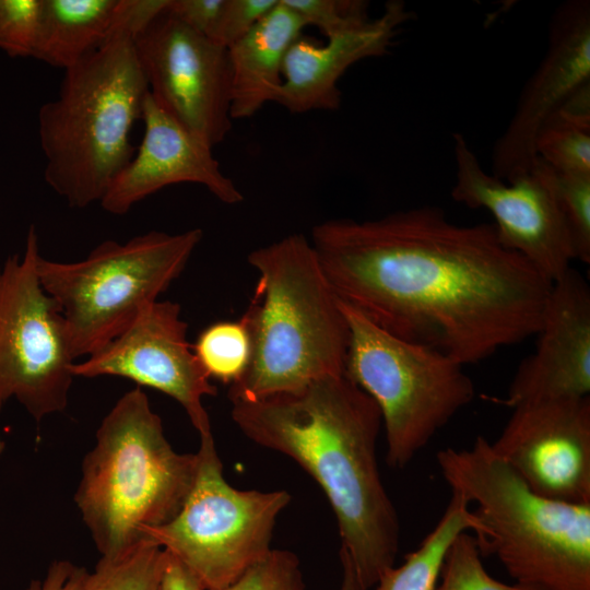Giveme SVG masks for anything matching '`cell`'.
Wrapping results in <instances>:
<instances>
[{
  "instance_id": "e0dca14e",
  "label": "cell",
  "mask_w": 590,
  "mask_h": 590,
  "mask_svg": "<svg viewBox=\"0 0 590 590\" xmlns=\"http://www.w3.org/2000/svg\"><path fill=\"white\" fill-rule=\"evenodd\" d=\"M141 119L142 141L99 202L106 212L126 214L151 194L182 182L203 186L228 205L244 200L234 181L223 173L212 148L164 111L149 92Z\"/></svg>"
},
{
  "instance_id": "9a60e30c",
  "label": "cell",
  "mask_w": 590,
  "mask_h": 590,
  "mask_svg": "<svg viewBox=\"0 0 590 590\" xmlns=\"http://www.w3.org/2000/svg\"><path fill=\"white\" fill-rule=\"evenodd\" d=\"M588 83L590 2L568 0L552 14L546 54L527 81L509 123L494 144L492 175L507 182L532 168L539 158V131L574 92Z\"/></svg>"
},
{
  "instance_id": "7c38bea8",
  "label": "cell",
  "mask_w": 590,
  "mask_h": 590,
  "mask_svg": "<svg viewBox=\"0 0 590 590\" xmlns=\"http://www.w3.org/2000/svg\"><path fill=\"white\" fill-rule=\"evenodd\" d=\"M156 104L212 149L232 129L227 48L166 11L133 38Z\"/></svg>"
},
{
  "instance_id": "4316f807",
  "label": "cell",
  "mask_w": 590,
  "mask_h": 590,
  "mask_svg": "<svg viewBox=\"0 0 590 590\" xmlns=\"http://www.w3.org/2000/svg\"><path fill=\"white\" fill-rule=\"evenodd\" d=\"M556 193L566 219L576 260L590 262V174L556 173Z\"/></svg>"
},
{
  "instance_id": "4fadbf2b",
  "label": "cell",
  "mask_w": 590,
  "mask_h": 590,
  "mask_svg": "<svg viewBox=\"0 0 590 590\" xmlns=\"http://www.w3.org/2000/svg\"><path fill=\"white\" fill-rule=\"evenodd\" d=\"M187 322L181 307L156 300L141 310L132 323L111 342L74 363V377L117 376L158 390L186 411L200 438L212 435L203 398L215 396L192 345L187 341Z\"/></svg>"
},
{
  "instance_id": "3957f363",
  "label": "cell",
  "mask_w": 590,
  "mask_h": 590,
  "mask_svg": "<svg viewBox=\"0 0 590 590\" xmlns=\"http://www.w3.org/2000/svg\"><path fill=\"white\" fill-rule=\"evenodd\" d=\"M247 261L258 273L255 296L243 315L252 335V357L229 386L231 403L343 375L349 324L309 238L290 234L250 251Z\"/></svg>"
},
{
  "instance_id": "ffe728a7",
  "label": "cell",
  "mask_w": 590,
  "mask_h": 590,
  "mask_svg": "<svg viewBox=\"0 0 590 590\" xmlns=\"http://www.w3.org/2000/svg\"><path fill=\"white\" fill-rule=\"evenodd\" d=\"M120 0H42L34 58L67 70L117 31Z\"/></svg>"
},
{
  "instance_id": "83f0119b",
  "label": "cell",
  "mask_w": 590,
  "mask_h": 590,
  "mask_svg": "<svg viewBox=\"0 0 590 590\" xmlns=\"http://www.w3.org/2000/svg\"><path fill=\"white\" fill-rule=\"evenodd\" d=\"M42 0H0V49L11 58H34Z\"/></svg>"
},
{
  "instance_id": "2e32d148",
  "label": "cell",
  "mask_w": 590,
  "mask_h": 590,
  "mask_svg": "<svg viewBox=\"0 0 590 590\" xmlns=\"http://www.w3.org/2000/svg\"><path fill=\"white\" fill-rule=\"evenodd\" d=\"M535 350L519 364L503 403L590 393V286L570 268L552 283Z\"/></svg>"
},
{
  "instance_id": "603a6c76",
  "label": "cell",
  "mask_w": 590,
  "mask_h": 590,
  "mask_svg": "<svg viewBox=\"0 0 590 590\" xmlns=\"http://www.w3.org/2000/svg\"><path fill=\"white\" fill-rule=\"evenodd\" d=\"M166 560V551L143 539L117 556H102L84 590H160Z\"/></svg>"
},
{
  "instance_id": "f1b7e54d",
  "label": "cell",
  "mask_w": 590,
  "mask_h": 590,
  "mask_svg": "<svg viewBox=\"0 0 590 590\" xmlns=\"http://www.w3.org/2000/svg\"><path fill=\"white\" fill-rule=\"evenodd\" d=\"M222 590H306V587L297 556L286 550H271Z\"/></svg>"
},
{
  "instance_id": "ba28073f",
  "label": "cell",
  "mask_w": 590,
  "mask_h": 590,
  "mask_svg": "<svg viewBox=\"0 0 590 590\" xmlns=\"http://www.w3.org/2000/svg\"><path fill=\"white\" fill-rule=\"evenodd\" d=\"M350 339L343 375L379 409L387 463L403 469L475 397L463 365L400 339L340 299Z\"/></svg>"
},
{
  "instance_id": "8992f818",
  "label": "cell",
  "mask_w": 590,
  "mask_h": 590,
  "mask_svg": "<svg viewBox=\"0 0 590 590\" xmlns=\"http://www.w3.org/2000/svg\"><path fill=\"white\" fill-rule=\"evenodd\" d=\"M197 469V452L173 449L141 387L126 392L103 418L74 494L101 555L117 556L144 539V528L172 520Z\"/></svg>"
},
{
  "instance_id": "277c9868",
  "label": "cell",
  "mask_w": 590,
  "mask_h": 590,
  "mask_svg": "<svg viewBox=\"0 0 590 590\" xmlns=\"http://www.w3.org/2000/svg\"><path fill=\"white\" fill-rule=\"evenodd\" d=\"M437 464L452 494L476 518L481 555H494L508 575L538 590H590V504L543 497L477 436L470 448H446Z\"/></svg>"
},
{
  "instance_id": "7a4b0ae2",
  "label": "cell",
  "mask_w": 590,
  "mask_h": 590,
  "mask_svg": "<svg viewBox=\"0 0 590 590\" xmlns=\"http://www.w3.org/2000/svg\"><path fill=\"white\" fill-rule=\"evenodd\" d=\"M232 418L259 446L298 463L335 515L341 550L363 587L394 566L400 521L377 461L381 416L373 399L344 375L253 401L232 402Z\"/></svg>"
},
{
  "instance_id": "5bb4252c",
  "label": "cell",
  "mask_w": 590,
  "mask_h": 590,
  "mask_svg": "<svg viewBox=\"0 0 590 590\" xmlns=\"http://www.w3.org/2000/svg\"><path fill=\"white\" fill-rule=\"evenodd\" d=\"M491 446L534 493L590 504L589 396L516 405Z\"/></svg>"
},
{
  "instance_id": "52a82bcc",
  "label": "cell",
  "mask_w": 590,
  "mask_h": 590,
  "mask_svg": "<svg viewBox=\"0 0 590 590\" xmlns=\"http://www.w3.org/2000/svg\"><path fill=\"white\" fill-rule=\"evenodd\" d=\"M203 233L151 231L126 243L105 240L82 260L42 255L37 273L64 317L74 359L90 356L122 333L143 308L179 278Z\"/></svg>"
},
{
  "instance_id": "4dcf8cb0",
  "label": "cell",
  "mask_w": 590,
  "mask_h": 590,
  "mask_svg": "<svg viewBox=\"0 0 590 590\" xmlns=\"http://www.w3.org/2000/svg\"><path fill=\"white\" fill-rule=\"evenodd\" d=\"M225 0H169L166 12L196 33L211 39Z\"/></svg>"
},
{
  "instance_id": "d6986e66",
  "label": "cell",
  "mask_w": 590,
  "mask_h": 590,
  "mask_svg": "<svg viewBox=\"0 0 590 590\" xmlns=\"http://www.w3.org/2000/svg\"><path fill=\"white\" fill-rule=\"evenodd\" d=\"M306 24L292 8L278 4L245 36L227 48L231 68V117L246 119L276 102L283 64Z\"/></svg>"
},
{
  "instance_id": "9c48e42d",
  "label": "cell",
  "mask_w": 590,
  "mask_h": 590,
  "mask_svg": "<svg viewBox=\"0 0 590 590\" xmlns=\"http://www.w3.org/2000/svg\"><path fill=\"white\" fill-rule=\"evenodd\" d=\"M193 485L168 522L142 536L182 564L204 590H222L271 552L286 491L238 489L227 483L213 436L200 438Z\"/></svg>"
},
{
  "instance_id": "f546056e",
  "label": "cell",
  "mask_w": 590,
  "mask_h": 590,
  "mask_svg": "<svg viewBox=\"0 0 590 590\" xmlns=\"http://www.w3.org/2000/svg\"><path fill=\"white\" fill-rule=\"evenodd\" d=\"M279 0H225L212 42L228 48L255 27Z\"/></svg>"
},
{
  "instance_id": "7402d4cb",
  "label": "cell",
  "mask_w": 590,
  "mask_h": 590,
  "mask_svg": "<svg viewBox=\"0 0 590 590\" xmlns=\"http://www.w3.org/2000/svg\"><path fill=\"white\" fill-rule=\"evenodd\" d=\"M210 379L229 386L238 381L252 357V335L244 317L216 321L204 328L192 345Z\"/></svg>"
},
{
  "instance_id": "ac0fdd59",
  "label": "cell",
  "mask_w": 590,
  "mask_h": 590,
  "mask_svg": "<svg viewBox=\"0 0 590 590\" xmlns=\"http://www.w3.org/2000/svg\"><path fill=\"white\" fill-rule=\"evenodd\" d=\"M413 16L402 0H390L378 17L326 44L300 35L285 56L275 103L293 114L339 109L341 76L357 61L387 55L402 25Z\"/></svg>"
},
{
  "instance_id": "e575fe53",
  "label": "cell",
  "mask_w": 590,
  "mask_h": 590,
  "mask_svg": "<svg viewBox=\"0 0 590 590\" xmlns=\"http://www.w3.org/2000/svg\"><path fill=\"white\" fill-rule=\"evenodd\" d=\"M3 450H4V441L2 440L1 436H0V457L2 456L3 453Z\"/></svg>"
},
{
  "instance_id": "30bf717a",
  "label": "cell",
  "mask_w": 590,
  "mask_h": 590,
  "mask_svg": "<svg viewBox=\"0 0 590 590\" xmlns=\"http://www.w3.org/2000/svg\"><path fill=\"white\" fill-rule=\"evenodd\" d=\"M36 229L0 264V410L16 400L37 422L68 405L74 364L58 303L44 290Z\"/></svg>"
},
{
  "instance_id": "5b68a950",
  "label": "cell",
  "mask_w": 590,
  "mask_h": 590,
  "mask_svg": "<svg viewBox=\"0 0 590 590\" xmlns=\"http://www.w3.org/2000/svg\"><path fill=\"white\" fill-rule=\"evenodd\" d=\"M148 92L126 31L64 70L57 98L39 108L38 138L45 181L69 206L99 203L131 161V129Z\"/></svg>"
},
{
  "instance_id": "d6a6232c",
  "label": "cell",
  "mask_w": 590,
  "mask_h": 590,
  "mask_svg": "<svg viewBox=\"0 0 590 590\" xmlns=\"http://www.w3.org/2000/svg\"><path fill=\"white\" fill-rule=\"evenodd\" d=\"M167 553V552H166ZM160 590H204L193 575L167 553Z\"/></svg>"
},
{
  "instance_id": "cb8c5ba5",
  "label": "cell",
  "mask_w": 590,
  "mask_h": 590,
  "mask_svg": "<svg viewBox=\"0 0 590 590\" xmlns=\"http://www.w3.org/2000/svg\"><path fill=\"white\" fill-rule=\"evenodd\" d=\"M535 152L559 174H590V127L554 113L535 140Z\"/></svg>"
},
{
  "instance_id": "d4e9b609",
  "label": "cell",
  "mask_w": 590,
  "mask_h": 590,
  "mask_svg": "<svg viewBox=\"0 0 590 590\" xmlns=\"http://www.w3.org/2000/svg\"><path fill=\"white\" fill-rule=\"evenodd\" d=\"M476 539L464 531L450 544L436 590H538L520 583L507 585L487 574Z\"/></svg>"
},
{
  "instance_id": "1f68e13d",
  "label": "cell",
  "mask_w": 590,
  "mask_h": 590,
  "mask_svg": "<svg viewBox=\"0 0 590 590\" xmlns=\"http://www.w3.org/2000/svg\"><path fill=\"white\" fill-rule=\"evenodd\" d=\"M88 571L69 560H55L45 577L34 580L26 590H84Z\"/></svg>"
},
{
  "instance_id": "8fae6325",
  "label": "cell",
  "mask_w": 590,
  "mask_h": 590,
  "mask_svg": "<svg viewBox=\"0 0 590 590\" xmlns=\"http://www.w3.org/2000/svg\"><path fill=\"white\" fill-rule=\"evenodd\" d=\"M453 201L485 209L500 243L522 256L552 283L576 260L571 235L556 193V172L538 158L528 172L503 181L487 174L464 135L453 133Z\"/></svg>"
},
{
  "instance_id": "484cf974",
  "label": "cell",
  "mask_w": 590,
  "mask_h": 590,
  "mask_svg": "<svg viewBox=\"0 0 590 590\" xmlns=\"http://www.w3.org/2000/svg\"><path fill=\"white\" fill-rule=\"evenodd\" d=\"M302 17L306 26L317 27L327 39L364 26L369 3L364 0H283Z\"/></svg>"
},
{
  "instance_id": "836d02e7",
  "label": "cell",
  "mask_w": 590,
  "mask_h": 590,
  "mask_svg": "<svg viewBox=\"0 0 590 590\" xmlns=\"http://www.w3.org/2000/svg\"><path fill=\"white\" fill-rule=\"evenodd\" d=\"M342 580L340 590H366L359 581L349 555L340 548Z\"/></svg>"
},
{
  "instance_id": "6da1fadb",
  "label": "cell",
  "mask_w": 590,
  "mask_h": 590,
  "mask_svg": "<svg viewBox=\"0 0 590 590\" xmlns=\"http://www.w3.org/2000/svg\"><path fill=\"white\" fill-rule=\"evenodd\" d=\"M338 297L389 333L461 365L539 331L552 282L506 248L493 223L435 205L316 224L309 238Z\"/></svg>"
},
{
  "instance_id": "44dd1931",
  "label": "cell",
  "mask_w": 590,
  "mask_h": 590,
  "mask_svg": "<svg viewBox=\"0 0 590 590\" xmlns=\"http://www.w3.org/2000/svg\"><path fill=\"white\" fill-rule=\"evenodd\" d=\"M476 518L460 496L452 497L434 529L398 567L387 569L375 590H436L445 555L461 532H473Z\"/></svg>"
}]
</instances>
